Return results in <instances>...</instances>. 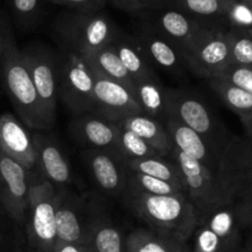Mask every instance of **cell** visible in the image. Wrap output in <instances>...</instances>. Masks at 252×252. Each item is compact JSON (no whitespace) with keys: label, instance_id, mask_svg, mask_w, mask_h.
Wrapping results in <instances>:
<instances>
[{"label":"cell","instance_id":"obj_10","mask_svg":"<svg viewBox=\"0 0 252 252\" xmlns=\"http://www.w3.org/2000/svg\"><path fill=\"white\" fill-rule=\"evenodd\" d=\"M94 115L120 125L133 115L143 113L134 93L127 86L95 74Z\"/></svg>","mask_w":252,"mask_h":252},{"label":"cell","instance_id":"obj_38","mask_svg":"<svg viewBox=\"0 0 252 252\" xmlns=\"http://www.w3.org/2000/svg\"><path fill=\"white\" fill-rule=\"evenodd\" d=\"M229 0H185L189 11L202 16H212L226 11Z\"/></svg>","mask_w":252,"mask_h":252},{"label":"cell","instance_id":"obj_47","mask_svg":"<svg viewBox=\"0 0 252 252\" xmlns=\"http://www.w3.org/2000/svg\"><path fill=\"white\" fill-rule=\"evenodd\" d=\"M250 34H251V36H252V33H250Z\"/></svg>","mask_w":252,"mask_h":252},{"label":"cell","instance_id":"obj_14","mask_svg":"<svg viewBox=\"0 0 252 252\" xmlns=\"http://www.w3.org/2000/svg\"><path fill=\"white\" fill-rule=\"evenodd\" d=\"M83 158L94 181L103 193L123 197L127 189L128 170L120 158L97 149H84Z\"/></svg>","mask_w":252,"mask_h":252},{"label":"cell","instance_id":"obj_1","mask_svg":"<svg viewBox=\"0 0 252 252\" xmlns=\"http://www.w3.org/2000/svg\"><path fill=\"white\" fill-rule=\"evenodd\" d=\"M122 198L148 229L180 243L187 244L198 226L196 209L185 192L149 194L126 189Z\"/></svg>","mask_w":252,"mask_h":252},{"label":"cell","instance_id":"obj_22","mask_svg":"<svg viewBox=\"0 0 252 252\" xmlns=\"http://www.w3.org/2000/svg\"><path fill=\"white\" fill-rule=\"evenodd\" d=\"M111 46L115 49L118 58L121 59L126 70L128 71L134 83L148 80V79H159L154 66L145 56L139 42L118 37Z\"/></svg>","mask_w":252,"mask_h":252},{"label":"cell","instance_id":"obj_18","mask_svg":"<svg viewBox=\"0 0 252 252\" xmlns=\"http://www.w3.org/2000/svg\"><path fill=\"white\" fill-rule=\"evenodd\" d=\"M219 175L226 186L231 180L252 175V137L246 134L229 137L221 153Z\"/></svg>","mask_w":252,"mask_h":252},{"label":"cell","instance_id":"obj_13","mask_svg":"<svg viewBox=\"0 0 252 252\" xmlns=\"http://www.w3.org/2000/svg\"><path fill=\"white\" fill-rule=\"evenodd\" d=\"M59 192L51 199L36 204L27 212L25 220L29 252H52L58 243L56 212Z\"/></svg>","mask_w":252,"mask_h":252},{"label":"cell","instance_id":"obj_6","mask_svg":"<svg viewBox=\"0 0 252 252\" xmlns=\"http://www.w3.org/2000/svg\"><path fill=\"white\" fill-rule=\"evenodd\" d=\"M21 57L32 79L44 115L53 128L58 103V54L46 47L31 46L22 49Z\"/></svg>","mask_w":252,"mask_h":252},{"label":"cell","instance_id":"obj_34","mask_svg":"<svg viewBox=\"0 0 252 252\" xmlns=\"http://www.w3.org/2000/svg\"><path fill=\"white\" fill-rule=\"evenodd\" d=\"M225 14L236 31L252 33V6L245 1L229 0Z\"/></svg>","mask_w":252,"mask_h":252},{"label":"cell","instance_id":"obj_42","mask_svg":"<svg viewBox=\"0 0 252 252\" xmlns=\"http://www.w3.org/2000/svg\"><path fill=\"white\" fill-rule=\"evenodd\" d=\"M241 123H243L244 129H245V134L252 137V116L250 118H248V120L243 121Z\"/></svg>","mask_w":252,"mask_h":252},{"label":"cell","instance_id":"obj_2","mask_svg":"<svg viewBox=\"0 0 252 252\" xmlns=\"http://www.w3.org/2000/svg\"><path fill=\"white\" fill-rule=\"evenodd\" d=\"M0 85L1 91H4L16 111L17 118L29 129H51L52 127L44 115L38 94L12 34L10 36L2 58Z\"/></svg>","mask_w":252,"mask_h":252},{"label":"cell","instance_id":"obj_21","mask_svg":"<svg viewBox=\"0 0 252 252\" xmlns=\"http://www.w3.org/2000/svg\"><path fill=\"white\" fill-rule=\"evenodd\" d=\"M120 126L126 129H129L130 132L144 139L161 157H171L174 147H172L169 134H167L164 125L155 118L149 117L145 113H138V115L130 116L127 120L121 122Z\"/></svg>","mask_w":252,"mask_h":252},{"label":"cell","instance_id":"obj_45","mask_svg":"<svg viewBox=\"0 0 252 252\" xmlns=\"http://www.w3.org/2000/svg\"><path fill=\"white\" fill-rule=\"evenodd\" d=\"M243 1L248 2V4H249V5H250V6H252V0H243Z\"/></svg>","mask_w":252,"mask_h":252},{"label":"cell","instance_id":"obj_4","mask_svg":"<svg viewBox=\"0 0 252 252\" xmlns=\"http://www.w3.org/2000/svg\"><path fill=\"white\" fill-rule=\"evenodd\" d=\"M166 112L167 117L193 129L223 153L229 135L201 96L184 89L167 88Z\"/></svg>","mask_w":252,"mask_h":252},{"label":"cell","instance_id":"obj_23","mask_svg":"<svg viewBox=\"0 0 252 252\" xmlns=\"http://www.w3.org/2000/svg\"><path fill=\"white\" fill-rule=\"evenodd\" d=\"M86 246L93 252H127L126 235L105 217L90 218Z\"/></svg>","mask_w":252,"mask_h":252},{"label":"cell","instance_id":"obj_20","mask_svg":"<svg viewBox=\"0 0 252 252\" xmlns=\"http://www.w3.org/2000/svg\"><path fill=\"white\" fill-rule=\"evenodd\" d=\"M202 224L208 226L230 252L236 249L241 238V230L245 229L234 201L211 212Z\"/></svg>","mask_w":252,"mask_h":252},{"label":"cell","instance_id":"obj_33","mask_svg":"<svg viewBox=\"0 0 252 252\" xmlns=\"http://www.w3.org/2000/svg\"><path fill=\"white\" fill-rule=\"evenodd\" d=\"M230 43V64L252 68V36L248 32H228Z\"/></svg>","mask_w":252,"mask_h":252},{"label":"cell","instance_id":"obj_8","mask_svg":"<svg viewBox=\"0 0 252 252\" xmlns=\"http://www.w3.org/2000/svg\"><path fill=\"white\" fill-rule=\"evenodd\" d=\"M63 51L85 54L112 44L118 38L111 22L103 16L71 19L58 29Z\"/></svg>","mask_w":252,"mask_h":252},{"label":"cell","instance_id":"obj_30","mask_svg":"<svg viewBox=\"0 0 252 252\" xmlns=\"http://www.w3.org/2000/svg\"><path fill=\"white\" fill-rule=\"evenodd\" d=\"M160 157L161 155L154 148L150 147L144 139L138 137L129 129L121 127L120 140H118V158L123 162L129 161V160H142Z\"/></svg>","mask_w":252,"mask_h":252},{"label":"cell","instance_id":"obj_11","mask_svg":"<svg viewBox=\"0 0 252 252\" xmlns=\"http://www.w3.org/2000/svg\"><path fill=\"white\" fill-rule=\"evenodd\" d=\"M0 150L27 170L30 179L43 176L30 129L12 113L0 115Z\"/></svg>","mask_w":252,"mask_h":252},{"label":"cell","instance_id":"obj_29","mask_svg":"<svg viewBox=\"0 0 252 252\" xmlns=\"http://www.w3.org/2000/svg\"><path fill=\"white\" fill-rule=\"evenodd\" d=\"M212 90L218 95L221 102L240 117L241 122L252 116V95L243 89L224 80L220 76H211L206 79Z\"/></svg>","mask_w":252,"mask_h":252},{"label":"cell","instance_id":"obj_32","mask_svg":"<svg viewBox=\"0 0 252 252\" xmlns=\"http://www.w3.org/2000/svg\"><path fill=\"white\" fill-rule=\"evenodd\" d=\"M127 189H137V191L149 194H172L177 192H184L169 182L132 171H128Z\"/></svg>","mask_w":252,"mask_h":252},{"label":"cell","instance_id":"obj_46","mask_svg":"<svg viewBox=\"0 0 252 252\" xmlns=\"http://www.w3.org/2000/svg\"><path fill=\"white\" fill-rule=\"evenodd\" d=\"M128 1H137V0H128Z\"/></svg>","mask_w":252,"mask_h":252},{"label":"cell","instance_id":"obj_28","mask_svg":"<svg viewBox=\"0 0 252 252\" xmlns=\"http://www.w3.org/2000/svg\"><path fill=\"white\" fill-rule=\"evenodd\" d=\"M128 171L148 175L174 185L185 191V181L179 166L169 158H148L142 160H129L125 162Z\"/></svg>","mask_w":252,"mask_h":252},{"label":"cell","instance_id":"obj_16","mask_svg":"<svg viewBox=\"0 0 252 252\" xmlns=\"http://www.w3.org/2000/svg\"><path fill=\"white\" fill-rule=\"evenodd\" d=\"M41 174L59 189H66L73 182L70 162L54 138L43 133L32 134Z\"/></svg>","mask_w":252,"mask_h":252},{"label":"cell","instance_id":"obj_7","mask_svg":"<svg viewBox=\"0 0 252 252\" xmlns=\"http://www.w3.org/2000/svg\"><path fill=\"white\" fill-rule=\"evenodd\" d=\"M186 68L208 79L225 69L230 61L228 32L202 30L184 54Z\"/></svg>","mask_w":252,"mask_h":252},{"label":"cell","instance_id":"obj_5","mask_svg":"<svg viewBox=\"0 0 252 252\" xmlns=\"http://www.w3.org/2000/svg\"><path fill=\"white\" fill-rule=\"evenodd\" d=\"M95 79L85 57L68 51L58 54V98L75 116L93 112Z\"/></svg>","mask_w":252,"mask_h":252},{"label":"cell","instance_id":"obj_25","mask_svg":"<svg viewBox=\"0 0 252 252\" xmlns=\"http://www.w3.org/2000/svg\"><path fill=\"white\" fill-rule=\"evenodd\" d=\"M134 96L143 113L164 123L167 118V88L159 79H148L134 83Z\"/></svg>","mask_w":252,"mask_h":252},{"label":"cell","instance_id":"obj_19","mask_svg":"<svg viewBox=\"0 0 252 252\" xmlns=\"http://www.w3.org/2000/svg\"><path fill=\"white\" fill-rule=\"evenodd\" d=\"M139 44L153 66H159L172 75H184L187 69L184 56L162 34L147 32L142 36Z\"/></svg>","mask_w":252,"mask_h":252},{"label":"cell","instance_id":"obj_44","mask_svg":"<svg viewBox=\"0 0 252 252\" xmlns=\"http://www.w3.org/2000/svg\"><path fill=\"white\" fill-rule=\"evenodd\" d=\"M63 1L69 2V4H76V5H79V4H85V2L90 1V0H63Z\"/></svg>","mask_w":252,"mask_h":252},{"label":"cell","instance_id":"obj_15","mask_svg":"<svg viewBox=\"0 0 252 252\" xmlns=\"http://www.w3.org/2000/svg\"><path fill=\"white\" fill-rule=\"evenodd\" d=\"M162 125L169 134L174 149L189 155V158L202 162L208 169L219 174L221 153L206 138L187 126L177 122L174 118L167 117Z\"/></svg>","mask_w":252,"mask_h":252},{"label":"cell","instance_id":"obj_39","mask_svg":"<svg viewBox=\"0 0 252 252\" xmlns=\"http://www.w3.org/2000/svg\"><path fill=\"white\" fill-rule=\"evenodd\" d=\"M14 9L22 20H30L37 9L38 0H12Z\"/></svg>","mask_w":252,"mask_h":252},{"label":"cell","instance_id":"obj_3","mask_svg":"<svg viewBox=\"0 0 252 252\" xmlns=\"http://www.w3.org/2000/svg\"><path fill=\"white\" fill-rule=\"evenodd\" d=\"M169 159L179 166L184 176L185 191L196 209L198 226L211 212L233 202L230 189L218 172L176 149Z\"/></svg>","mask_w":252,"mask_h":252},{"label":"cell","instance_id":"obj_41","mask_svg":"<svg viewBox=\"0 0 252 252\" xmlns=\"http://www.w3.org/2000/svg\"><path fill=\"white\" fill-rule=\"evenodd\" d=\"M10 36H11V32L7 29L6 26H4V24L0 20V74H1V64H2V58H4L5 49H6V44L9 42ZM0 93H1V85H0Z\"/></svg>","mask_w":252,"mask_h":252},{"label":"cell","instance_id":"obj_35","mask_svg":"<svg viewBox=\"0 0 252 252\" xmlns=\"http://www.w3.org/2000/svg\"><path fill=\"white\" fill-rule=\"evenodd\" d=\"M193 252H230L225 244L211 230L202 224L193 234Z\"/></svg>","mask_w":252,"mask_h":252},{"label":"cell","instance_id":"obj_37","mask_svg":"<svg viewBox=\"0 0 252 252\" xmlns=\"http://www.w3.org/2000/svg\"><path fill=\"white\" fill-rule=\"evenodd\" d=\"M57 189L44 176L30 179L29 209L47 199L53 198L57 194Z\"/></svg>","mask_w":252,"mask_h":252},{"label":"cell","instance_id":"obj_40","mask_svg":"<svg viewBox=\"0 0 252 252\" xmlns=\"http://www.w3.org/2000/svg\"><path fill=\"white\" fill-rule=\"evenodd\" d=\"M52 252H93L90 248L86 245H80V244H70V243H58L54 246Z\"/></svg>","mask_w":252,"mask_h":252},{"label":"cell","instance_id":"obj_9","mask_svg":"<svg viewBox=\"0 0 252 252\" xmlns=\"http://www.w3.org/2000/svg\"><path fill=\"white\" fill-rule=\"evenodd\" d=\"M30 175L22 165L0 150V203L10 218L25 224L29 212Z\"/></svg>","mask_w":252,"mask_h":252},{"label":"cell","instance_id":"obj_24","mask_svg":"<svg viewBox=\"0 0 252 252\" xmlns=\"http://www.w3.org/2000/svg\"><path fill=\"white\" fill-rule=\"evenodd\" d=\"M84 57H85L86 62L90 64L94 73L106 79H110V80L117 81V83L127 86L134 93V81L126 70L125 65L118 58L117 53L111 44L97 49V51L90 52Z\"/></svg>","mask_w":252,"mask_h":252},{"label":"cell","instance_id":"obj_36","mask_svg":"<svg viewBox=\"0 0 252 252\" xmlns=\"http://www.w3.org/2000/svg\"><path fill=\"white\" fill-rule=\"evenodd\" d=\"M217 76H220L224 80L229 81L252 95V68L250 66L229 64L225 69L217 74Z\"/></svg>","mask_w":252,"mask_h":252},{"label":"cell","instance_id":"obj_17","mask_svg":"<svg viewBox=\"0 0 252 252\" xmlns=\"http://www.w3.org/2000/svg\"><path fill=\"white\" fill-rule=\"evenodd\" d=\"M56 212L57 238L61 243L86 245L89 220L83 218V201L66 189H59Z\"/></svg>","mask_w":252,"mask_h":252},{"label":"cell","instance_id":"obj_26","mask_svg":"<svg viewBox=\"0 0 252 252\" xmlns=\"http://www.w3.org/2000/svg\"><path fill=\"white\" fill-rule=\"evenodd\" d=\"M127 252H191L187 244L150 229H135L126 235Z\"/></svg>","mask_w":252,"mask_h":252},{"label":"cell","instance_id":"obj_12","mask_svg":"<svg viewBox=\"0 0 252 252\" xmlns=\"http://www.w3.org/2000/svg\"><path fill=\"white\" fill-rule=\"evenodd\" d=\"M69 132L84 149H97L112 153L118 158L121 127L94 113L78 115L71 120Z\"/></svg>","mask_w":252,"mask_h":252},{"label":"cell","instance_id":"obj_31","mask_svg":"<svg viewBox=\"0 0 252 252\" xmlns=\"http://www.w3.org/2000/svg\"><path fill=\"white\" fill-rule=\"evenodd\" d=\"M228 187L239 209L244 228L252 226V175L231 180Z\"/></svg>","mask_w":252,"mask_h":252},{"label":"cell","instance_id":"obj_43","mask_svg":"<svg viewBox=\"0 0 252 252\" xmlns=\"http://www.w3.org/2000/svg\"><path fill=\"white\" fill-rule=\"evenodd\" d=\"M239 252H252V236L250 238V240L248 241V244L245 245V248L241 249Z\"/></svg>","mask_w":252,"mask_h":252},{"label":"cell","instance_id":"obj_27","mask_svg":"<svg viewBox=\"0 0 252 252\" xmlns=\"http://www.w3.org/2000/svg\"><path fill=\"white\" fill-rule=\"evenodd\" d=\"M160 29L165 38L169 39L177 49L185 54L189 44L193 42L203 29L189 21L179 11H166L160 17Z\"/></svg>","mask_w":252,"mask_h":252}]
</instances>
